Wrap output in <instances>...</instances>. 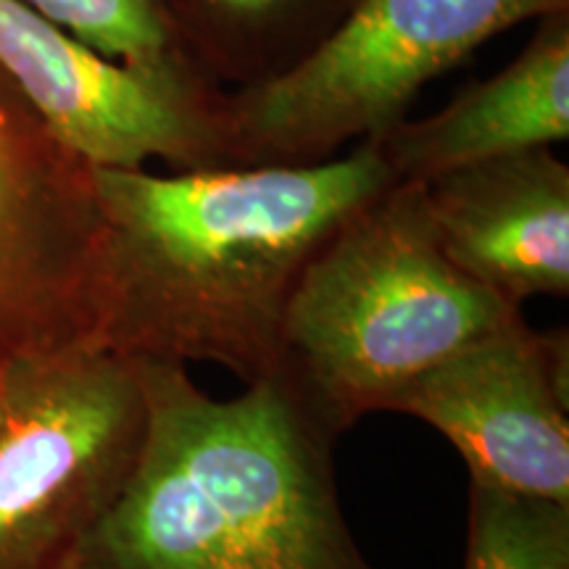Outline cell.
I'll use <instances>...</instances> for the list:
<instances>
[{
  "label": "cell",
  "instance_id": "9",
  "mask_svg": "<svg viewBox=\"0 0 569 569\" xmlns=\"http://www.w3.org/2000/svg\"><path fill=\"white\" fill-rule=\"evenodd\" d=\"M425 203L438 246L503 301L569 296V167L551 146L436 177Z\"/></svg>",
  "mask_w": 569,
  "mask_h": 569
},
{
  "label": "cell",
  "instance_id": "7",
  "mask_svg": "<svg viewBox=\"0 0 569 569\" xmlns=\"http://www.w3.org/2000/svg\"><path fill=\"white\" fill-rule=\"evenodd\" d=\"M0 71L53 138L90 167H230L224 88L113 61L24 0H0Z\"/></svg>",
  "mask_w": 569,
  "mask_h": 569
},
{
  "label": "cell",
  "instance_id": "1",
  "mask_svg": "<svg viewBox=\"0 0 569 569\" xmlns=\"http://www.w3.org/2000/svg\"><path fill=\"white\" fill-rule=\"evenodd\" d=\"M106 224V348L206 361L243 386L280 380L298 280L327 240L393 184L372 140L317 163L92 167Z\"/></svg>",
  "mask_w": 569,
  "mask_h": 569
},
{
  "label": "cell",
  "instance_id": "4",
  "mask_svg": "<svg viewBox=\"0 0 569 569\" xmlns=\"http://www.w3.org/2000/svg\"><path fill=\"white\" fill-rule=\"evenodd\" d=\"M565 9L569 0H356L293 69L227 90L230 167L317 163L380 138L490 38Z\"/></svg>",
  "mask_w": 569,
  "mask_h": 569
},
{
  "label": "cell",
  "instance_id": "5",
  "mask_svg": "<svg viewBox=\"0 0 569 569\" xmlns=\"http://www.w3.org/2000/svg\"><path fill=\"white\" fill-rule=\"evenodd\" d=\"M138 359L82 346L0 386V569H69L138 465Z\"/></svg>",
  "mask_w": 569,
  "mask_h": 569
},
{
  "label": "cell",
  "instance_id": "3",
  "mask_svg": "<svg viewBox=\"0 0 569 569\" xmlns=\"http://www.w3.org/2000/svg\"><path fill=\"white\" fill-rule=\"evenodd\" d=\"M446 259L417 182L361 206L306 267L282 330L280 382L340 438L411 380L517 322Z\"/></svg>",
  "mask_w": 569,
  "mask_h": 569
},
{
  "label": "cell",
  "instance_id": "13",
  "mask_svg": "<svg viewBox=\"0 0 569 569\" xmlns=\"http://www.w3.org/2000/svg\"><path fill=\"white\" fill-rule=\"evenodd\" d=\"M465 569H569V507L472 486Z\"/></svg>",
  "mask_w": 569,
  "mask_h": 569
},
{
  "label": "cell",
  "instance_id": "8",
  "mask_svg": "<svg viewBox=\"0 0 569 569\" xmlns=\"http://www.w3.org/2000/svg\"><path fill=\"white\" fill-rule=\"evenodd\" d=\"M388 411L436 427L472 486L569 507L565 327L538 332L519 317L411 380Z\"/></svg>",
  "mask_w": 569,
  "mask_h": 569
},
{
  "label": "cell",
  "instance_id": "2",
  "mask_svg": "<svg viewBox=\"0 0 569 569\" xmlns=\"http://www.w3.org/2000/svg\"><path fill=\"white\" fill-rule=\"evenodd\" d=\"M138 367L140 459L69 569H377L340 507L338 440L288 386L213 398L188 365Z\"/></svg>",
  "mask_w": 569,
  "mask_h": 569
},
{
  "label": "cell",
  "instance_id": "10",
  "mask_svg": "<svg viewBox=\"0 0 569 569\" xmlns=\"http://www.w3.org/2000/svg\"><path fill=\"white\" fill-rule=\"evenodd\" d=\"M569 138V9L536 19L528 46L498 74L372 142L396 182L427 184L453 169Z\"/></svg>",
  "mask_w": 569,
  "mask_h": 569
},
{
  "label": "cell",
  "instance_id": "11",
  "mask_svg": "<svg viewBox=\"0 0 569 569\" xmlns=\"http://www.w3.org/2000/svg\"><path fill=\"white\" fill-rule=\"evenodd\" d=\"M356 0H167L184 51L219 88L290 71L338 30Z\"/></svg>",
  "mask_w": 569,
  "mask_h": 569
},
{
  "label": "cell",
  "instance_id": "6",
  "mask_svg": "<svg viewBox=\"0 0 569 569\" xmlns=\"http://www.w3.org/2000/svg\"><path fill=\"white\" fill-rule=\"evenodd\" d=\"M106 224L92 167L0 71V386L71 348H106Z\"/></svg>",
  "mask_w": 569,
  "mask_h": 569
},
{
  "label": "cell",
  "instance_id": "12",
  "mask_svg": "<svg viewBox=\"0 0 569 569\" xmlns=\"http://www.w3.org/2000/svg\"><path fill=\"white\" fill-rule=\"evenodd\" d=\"M24 3L113 61L153 74L211 82L184 51L167 0H24Z\"/></svg>",
  "mask_w": 569,
  "mask_h": 569
}]
</instances>
